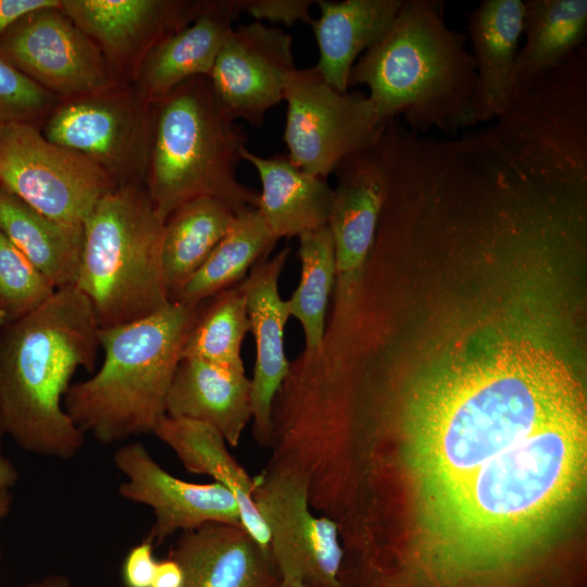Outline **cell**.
I'll return each instance as SVG.
<instances>
[{"label": "cell", "mask_w": 587, "mask_h": 587, "mask_svg": "<svg viewBox=\"0 0 587 587\" xmlns=\"http://www.w3.org/2000/svg\"><path fill=\"white\" fill-rule=\"evenodd\" d=\"M582 404L570 366L538 341L505 336L451 352L413 384L399 421L401 452L423 503Z\"/></svg>", "instance_id": "6da1fadb"}, {"label": "cell", "mask_w": 587, "mask_h": 587, "mask_svg": "<svg viewBox=\"0 0 587 587\" xmlns=\"http://www.w3.org/2000/svg\"><path fill=\"white\" fill-rule=\"evenodd\" d=\"M99 328L75 285L1 327L0 421L21 449L62 460L82 449L85 435L67 415L64 397L79 367L93 371Z\"/></svg>", "instance_id": "7a4b0ae2"}, {"label": "cell", "mask_w": 587, "mask_h": 587, "mask_svg": "<svg viewBox=\"0 0 587 587\" xmlns=\"http://www.w3.org/2000/svg\"><path fill=\"white\" fill-rule=\"evenodd\" d=\"M444 1L404 0L390 29L354 63L349 87L365 85L379 124L402 116L412 130L457 136L477 125L476 65L466 36L448 27Z\"/></svg>", "instance_id": "3957f363"}, {"label": "cell", "mask_w": 587, "mask_h": 587, "mask_svg": "<svg viewBox=\"0 0 587 587\" xmlns=\"http://www.w3.org/2000/svg\"><path fill=\"white\" fill-rule=\"evenodd\" d=\"M203 303L170 301L140 320L99 328L104 359L86 380L70 386L64 409L77 428L103 445L153 434Z\"/></svg>", "instance_id": "277c9868"}, {"label": "cell", "mask_w": 587, "mask_h": 587, "mask_svg": "<svg viewBox=\"0 0 587 587\" xmlns=\"http://www.w3.org/2000/svg\"><path fill=\"white\" fill-rule=\"evenodd\" d=\"M247 140L221 109L208 76L190 78L154 102L143 185L158 215L165 221L201 197L222 200L237 213L258 208L259 195L237 177Z\"/></svg>", "instance_id": "5b68a950"}, {"label": "cell", "mask_w": 587, "mask_h": 587, "mask_svg": "<svg viewBox=\"0 0 587 587\" xmlns=\"http://www.w3.org/2000/svg\"><path fill=\"white\" fill-rule=\"evenodd\" d=\"M164 222L139 183L105 193L84 222L75 286L100 328L140 320L170 303L162 271Z\"/></svg>", "instance_id": "8992f818"}, {"label": "cell", "mask_w": 587, "mask_h": 587, "mask_svg": "<svg viewBox=\"0 0 587 587\" xmlns=\"http://www.w3.org/2000/svg\"><path fill=\"white\" fill-rule=\"evenodd\" d=\"M154 103L133 85L60 100L40 129L51 142L95 162L117 184H143Z\"/></svg>", "instance_id": "52a82bcc"}, {"label": "cell", "mask_w": 587, "mask_h": 587, "mask_svg": "<svg viewBox=\"0 0 587 587\" xmlns=\"http://www.w3.org/2000/svg\"><path fill=\"white\" fill-rule=\"evenodd\" d=\"M0 186L55 221L84 225L118 186L87 157L49 141L34 124L0 127Z\"/></svg>", "instance_id": "ba28073f"}, {"label": "cell", "mask_w": 587, "mask_h": 587, "mask_svg": "<svg viewBox=\"0 0 587 587\" xmlns=\"http://www.w3.org/2000/svg\"><path fill=\"white\" fill-rule=\"evenodd\" d=\"M284 141L300 170L326 178L348 157L373 148L385 129L369 96L339 92L313 67L288 77Z\"/></svg>", "instance_id": "9c48e42d"}, {"label": "cell", "mask_w": 587, "mask_h": 587, "mask_svg": "<svg viewBox=\"0 0 587 587\" xmlns=\"http://www.w3.org/2000/svg\"><path fill=\"white\" fill-rule=\"evenodd\" d=\"M253 478V501L268 530L279 578L292 576L307 587H345L337 525L312 511L305 479L272 465Z\"/></svg>", "instance_id": "30bf717a"}, {"label": "cell", "mask_w": 587, "mask_h": 587, "mask_svg": "<svg viewBox=\"0 0 587 587\" xmlns=\"http://www.w3.org/2000/svg\"><path fill=\"white\" fill-rule=\"evenodd\" d=\"M0 54L60 100L125 84L96 43L60 8L38 10L17 22L0 38Z\"/></svg>", "instance_id": "8fae6325"}, {"label": "cell", "mask_w": 587, "mask_h": 587, "mask_svg": "<svg viewBox=\"0 0 587 587\" xmlns=\"http://www.w3.org/2000/svg\"><path fill=\"white\" fill-rule=\"evenodd\" d=\"M296 68L291 35L255 21L227 34L209 79L229 118L260 127L267 111L284 100Z\"/></svg>", "instance_id": "7c38bea8"}, {"label": "cell", "mask_w": 587, "mask_h": 587, "mask_svg": "<svg viewBox=\"0 0 587 587\" xmlns=\"http://www.w3.org/2000/svg\"><path fill=\"white\" fill-rule=\"evenodd\" d=\"M113 460L126 477L118 486L120 496L153 512L154 523L146 539L154 546L177 532L207 523L241 525L237 501L221 484L191 483L173 476L139 442L120 447Z\"/></svg>", "instance_id": "4fadbf2b"}, {"label": "cell", "mask_w": 587, "mask_h": 587, "mask_svg": "<svg viewBox=\"0 0 587 587\" xmlns=\"http://www.w3.org/2000/svg\"><path fill=\"white\" fill-rule=\"evenodd\" d=\"M334 173L337 186L327 226L335 248L338 316L353 305L363 266L375 242L386 187L379 141L346 158Z\"/></svg>", "instance_id": "5bb4252c"}, {"label": "cell", "mask_w": 587, "mask_h": 587, "mask_svg": "<svg viewBox=\"0 0 587 587\" xmlns=\"http://www.w3.org/2000/svg\"><path fill=\"white\" fill-rule=\"evenodd\" d=\"M203 1L61 0L60 9L100 49L115 76H133L146 53L185 27Z\"/></svg>", "instance_id": "9a60e30c"}, {"label": "cell", "mask_w": 587, "mask_h": 587, "mask_svg": "<svg viewBox=\"0 0 587 587\" xmlns=\"http://www.w3.org/2000/svg\"><path fill=\"white\" fill-rule=\"evenodd\" d=\"M289 252L290 249L285 247L273 258L259 261L240 283L246 294L250 333L255 344V363L250 379L253 436L263 447L270 446L274 399L290 369L284 342L290 314L278 290V280Z\"/></svg>", "instance_id": "2e32d148"}, {"label": "cell", "mask_w": 587, "mask_h": 587, "mask_svg": "<svg viewBox=\"0 0 587 587\" xmlns=\"http://www.w3.org/2000/svg\"><path fill=\"white\" fill-rule=\"evenodd\" d=\"M183 570V587H276L270 548L241 525L212 522L182 532L168 552Z\"/></svg>", "instance_id": "e0dca14e"}, {"label": "cell", "mask_w": 587, "mask_h": 587, "mask_svg": "<svg viewBox=\"0 0 587 587\" xmlns=\"http://www.w3.org/2000/svg\"><path fill=\"white\" fill-rule=\"evenodd\" d=\"M240 12L239 0L203 1L192 22L146 53L132 76V85L154 103L190 78L209 77Z\"/></svg>", "instance_id": "ac0fdd59"}, {"label": "cell", "mask_w": 587, "mask_h": 587, "mask_svg": "<svg viewBox=\"0 0 587 587\" xmlns=\"http://www.w3.org/2000/svg\"><path fill=\"white\" fill-rule=\"evenodd\" d=\"M524 1L483 0L467 13L476 65L474 112L477 124L509 111L520 90L515 59L523 34Z\"/></svg>", "instance_id": "d6986e66"}, {"label": "cell", "mask_w": 587, "mask_h": 587, "mask_svg": "<svg viewBox=\"0 0 587 587\" xmlns=\"http://www.w3.org/2000/svg\"><path fill=\"white\" fill-rule=\"evenodd\" d=\"M250 387L246 371L182 359L167 392L166 415L207 423L237 447L252 417Z\"/></svg>", "instance_id": "ffe728a7"}, {"label": "cell", "mask_w": 587, "mask_h": 587, "mask_svg": "<svg viewBox=\"0 0 587 587\" xmlns=\"http://www.w3.org/2000/svg\"><path fill=\"white\" fill-rule=\"evenodd\" d=\"M403 1H315L320 16L311 24L319 47L314 68L329 86L348 91L354 63L388 33Z\"/></svg>", "instance_id": "44dd1931"}, {"label": "cell", "mask_w": 587, "mask_h": 587, "mask_svg": "<svg viewBox=\"0 0 587 587\" xmlns=\"http://www.w3.org/2000/svg\"><path fill=\"white\" fill-rule=\"evenodd\" d=\"M241 158L259 174L262 191L257 209L277 240L327 225L334 188L326 178L300 170L287 154L263 158L246 148Z\"/></svg>", "instance_id": "7402d4cb"}, {"label": "cell", "mask_w": 587, "mask_h": 587, "mask_svg": "<svg viewBox=\"0 0 587 587\" xmlns=\"http://www.w3.org/2000/svg\"><path fill=\"white\" fill-rule=\"evenodd\" d=\"M153 434L167 445L185 470L207 475L228 489L237 501L242 527L264 548L268 530L253 501L254 478L236 461L221 433L211 425L165 415Z\"/></svg>", "instance_id": "603a6c76"}, {"label": "cell", "mask_w": 587, "mask_h": 587, "mask_svg": "<svg viewBox=\"0 0 587 587\" xmlns=\"http://www.w3.org/2000/svg\"><path fill=\"white\" fill-rule=\"evenodd\" d=\"M0 230L55 289L76 284L83 225L48 217L0 186Z\"/></svg>", "instance_id": "cb8c5ba5"}, {"label": "cell", "mask_w": 587, "mask_h": 587, "mask_svg": "<svg viewBox=\"0 0 587 587\" xmlns=\"http://www.w3.org/2000/svg\"><path fill=\"white\" fill-rule=\"evenodd\" d=\"M236 214L224 201L201 197L167 216L162 238V271L170 300L203 265L233 226Z\"/></svg>", "instance_id": "d4e9b609"}, {"label": "cell", "mask_w": 587, "mask_h": 587, "mask_svg": "<svg viewBox=\"0 0 587 587\" xmlns=\"http://www.w3.org/2000/svg\"><path fill=\"white\" fill-rule=\"evenodd\" d=\"M525 43L515 59L519 84L537 79L561 66L587 35V0L524 1Z\"/></svg>", "instance_id": "484cf974"}, {"label": "cell", "mask_w": 587, "mask_h": 587, "mask_svg": "<svg viewBox=\"0 0 587 587\" xmlns=\"http://www.w3.org/2000/svg\"><path fill=\"white\" fill-rule=\"evenodd\" d=\"M277 241L257 208L238 212L233 226L203 265L170 301L196 305L240 284Z\"/></svg>", "instance_id": "4316f807"}, {"label": "cell", "mask_w": 587, "mask_h": 587, "mask_svg": "<svg viewBox=\"0 0 587 587\" xmlns=\"http://www.w3.org/2000/svg\"><path fill=\"white\" fill-rule=\"evenodd\" d=\"M301 274L299 285L286 300L290 316L302 326L304 354H316L323 346L325 314L336 279L334 240L329 227L307 232L299 236Z\"/></svg>", "instance_id": "83f0119b"}, {"label": "cell", "mask_w": 587, "mask_h": 587, "mask_svg": "<svg viewBox=\"0 0 587 587\" xmlns=\"http://www.w3.org/2000/svg\"><path fill=\"white\" fill-rule=\"evenodd\" d=\"M249 332L247 298L238 284L218 292L202 308L185 344L183 359L246 371L241 348Z\"/></svg>", "instance_id": "f1b7e54d"}, {"label": "cell", "mask_w": 587, "mask_h": 587, "mask_svg": "<svg viewBox=\"0 0 587 587\" xmlns=\"http://www.w3.org/2000/svg\"><path fill=\"white\" fill-rule=\"evenodd\" d=\"M55 290L0 230V328L39 308Z\"/></svg>", "instance_id": "f546056e"}, {"label": "cell", "mask_w": 587, "mask_h": 587, "mask_svg": "<svg viewBox=\"0 0 587 587\" xmlns=\"http://www.w3.org/2000/svg\"><path fill=\"white\" fill-rule=\"evenodd\" d=\"M60 99L47 91L0 54V127L14 123L34 124L48 114Z\"/></svg>", "instance_id": "4dcf8cb0"}, {"label": "cell", "mask_w": 587, "mask_h": 587, "mask_svg": "<svg viewBox=\"0 0 587 587\" xmlns=\"http://www.w3.org/2000/svg\"><path fill=\"white\" fill-rule=\"evenodd\" d=\"M311 0H239L240 11L247 12L257 22L263 20L273 23H283L287 26L301 22L311 26L313 17L310 7Z\"/></svg>", "instance_id": "1f68e13d"}, {"label": "cell", "mask_w": 587, "mask_h": 587, "mask_svg": "<svg viewBox=\"0 0 587 587\" xmlns=\"http://www.w3.org/2000/svg\"><path fill=\"white\" fill-rule=\"evenodd\" d=\"M153 550L154 545L145 538L127 552L122 564L124 587H151L158 563Z\"/></svg>", "instance_id": "d6a6232c"}, {"label": "cell", "mask_w": 587, "mask_h": 587, "mask_svg": "<svg viewBox=\"0 0 587 587\" xmlns=\"http://www.w3.org/2000/svg\"><path fill=\"white\" fill-rule=\"evenodd\" d=\"M60 7L61 0H0V38L30 13Z\"/></svg>", "instance_id": "836d02e7"}, {"label": "cell", "mask_w": 587, "mask_h": 587, "mask_svg": "<svg viewBox=\"0 0 587 587\" xmlns=\"http://www.w3.org/2000/svg\"><path fill=\"white\" fill-rule=\"evenodd\" d=\"M184 573L179 564L167 555L158 561L151 587H183Z\"/></svg>", "instance_id": "e575fe53"}, {"label": "cell", "mask_w": 587, "mask_h": 587, "mask_svg": "<svg viewBox=\"0 0 587 587\" xmlns=\"http://www.w3.org/2000/svg\"><path fill=\"white\" fill-rule=\"evenodd\" d=\"M18 474L8 457L2 451L0 437V490L10 489L17 482Z\"/></svg>", "instance_id": "d590c367"}, {"label": "cell", "mask_w": 587, "mask_h": 587, "mask_svg": "<svg viewBox=\"0 0 587 587\" xmlns=\"http://www.w3.org/2000/svg\"><path fill=\"white\" fill-rule=\"evenodd\" d=\"M20 587H72L71 580L63 574H49L40 579L23 584Z\"/></svg>", "instance_id": "8d00e7d4"}, {"label": "cell", "mask_w": 587, "mask_h": 587, "mask_svg": "<svg viewBox=\"0 0 587 587\" xmlns=\"http://www.w3.org/2000/svg\"><path fill=\"white\" fill-rule=\"evenodd\" d=\"M12 499L10 489L0 490V522L9 514Z\"/></svg>", "instance_id": "74e56055"}, {"label": "cell", "mask_w": 587, "mask_h": 587, "mask_svg": "<svg viewBox=\"0 0 587 587\" xmlns=\"http://www.w3.org/2000/svg\"><path fill=\"white\" fill-rule=\"evenodd\" d=\"M276 587H307L301 579L292 577V576H285L280 577L278 584Z\"/></svg>", "instance_id": "f35d334b"}, {"label": "cell", "mask_w": 587, "mask_h": 587, "mask_svg": "<svg viewBox=\"0 0 587 587\" xmlns=\"http://www.w3.org/2000/svg\"><path fill=\"white\" fill-rule=\"evenodd\" d=\"M4 434H3V429H2V425H1V421H0V437H2Z\"/></svg>", "instance_id": "ab89813d"}]
</instances>
